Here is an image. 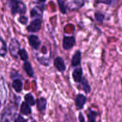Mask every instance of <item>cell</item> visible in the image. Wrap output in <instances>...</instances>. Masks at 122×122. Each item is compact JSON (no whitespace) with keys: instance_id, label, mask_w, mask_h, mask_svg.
<instances>
[{"instance_id":"obj_25","label":"cell","mask_w":122,"mask_h":122,"mask_svg":"<svg viewBox=\"0 0 122 122\" xmlns=\"http://www.w3.org/2000/svg\"><path fill=\"white\" fill-rule=\"evenodd\" d=\"M15 122H27V120L25 119L21 114H19L17 117Z\"/></svg>"},{"instance_id":"obj_3","label":"cell","mask_w":122,"mask_h":122,"mask_svg":"<svg viewBox=\"0 0 122 122\" xmlns=\"http://www.w3.org/2000/svg\"><path fill=\"white\" fill-rule=\"evenodd\" d=\"M21 45L20 42L15 38H13L11 39L8 46L10 54L15 60L19 59V51L21 50Z\"/></svg>"},{"instance_id":"obj_27","label":"cell","mask_w":122,"mask_h":122,"mask_svg":"<svg viewBox=\"0 0 122 122\" xmlns=\"http://www.w3.org/2000/svg\"><path fill=\"white\" fill-rule=\"evenodd\" d=\"M38 1H40V2H45V1H46V0H38Z\"/></svg>"},{"instance_id":"obj_4","label":"cell","mask_w":122,"mask_h":122,"mask_svg":"<svg viewBox=\"0 0 122 122\" xmlns=\"http://www.w3.org/2000/svg\"><path fill=\"white\" fill-rule=\"evenodd\" d=\"M42 19H35L30 22L26 27V30L29 33H38L41 29Z\"/></svg>"},{"instance_id":"obj_20","label":"cell","mask_w":122,"mask_h":122,"mask_svg":"<svg viewBox=\"0 0 122 122\" xmlns=\"http://www.w3.org/2000/svg\"><path fill=\"white\" fill-rule=\"evenodd\" d=\"M24 99H25V102H27L30 107L35 106L36 105V100L32 93H27L25 94Z\"/></svg>"},{"instance_id":"obj_5","label":"cell","mask_w":122,"mask_h":122,"mask_svg":"<svg viewBox=\"0 0 122 122\" xmlns=\"http://www.w3.org/2000/svg\"><path fill=\"white\" fill-rule=\"evenodd\" d=\"M29 45L33 51H38L41 46V40L36 35L31 34L27 37Z\"/></svg>"},{"instance_id":"obj_8","label":"cell","mask_w":122,"mask_h":122,"mask_svg":"<svg viewBox=\"0 0 122 122\" xmlns=\"http://www.w3.org/2000/svg\"><path fill=\"white\" fill-rule=\"evenodd\" d=\"M53 64L55 68L60 73H64L66 70V65L64 59L61 57H56L53 61Z\"/></svg>"},{"instance_id":"obj_15","label":"cell","mask_w":122,"mask_h":122,"mask_svg":"<svg viewBox=\"0 0 122 122\" xmlns=\"http://www.w3.org/2000/svg\"><path fill=\"white\" fill-rule=\"evenodd\" d=\"M23 68L26 75L29 77H31V78L34 77V70H33V68L31 63L29 61H26L24 62L23 64Z\"/></svg>"},{"instance_id":"obj_28","label":"cell","mask_w":122,"mask_h":122,"mask_svg":"<svg viewBox=\"0 0 122 122\" xmlns=\"http://www.w3.org/2000/svg\"><path fill=\"white\" fill-rule=\"evenodd\" d=\"M121 84H122V79H121Z\"/></svg>"},{"instance_id":"obj_10","label":"cell","mask_w":122,"mask_h":122,"mask_svg":"<svg viewBox=\"0 0 122 122\" xmlns=\"http://www.w3.org/2000/svg\"><path fill=\"white\" fill-rule=\"evenodd\" d=\"M82 61V52L81 50H77L72 56L71 59V66L73 67H77L81 65Z\"/></svg>"},{"instance_id":"obj_17","label":"cell","mask_w":122,"mask_h":122,"mask_svg":"<svg viewBox=\"0 0 122 122\" xmlns=\"http://www.w3.org/2000/svg\"><path fill=\"white\" fill-rule=\"evenodd\" d=\"M98 114V113L95 110H92L91 108H88L87 112L88 122H98L97 121V118Z\"/></svg>"},{"instance_id":"obj_7","label":"cell","mask_w":122,"mask_h":122,"mask_svg":"<svg viewBox=\"0 0 122 122\" xmlns=\"http://www.w3.org/2000/svg\"><path fill=\"white\" fill-rule=\"evenodd\" d=\"M87 102V97L82 94H77L75 99V104L77 110H81L84 108Z\"/></svg>"},{"instance_id":"obj_12","label":"cell","mask_w":122,"mask_h":122,"mask_svg":"<svg viewBox=\"0 0 122 122\" xmlns=\"http://www.w3.org/2000/svg\"><path fill=\"white\" fill-rule=\"evenodd\" d=\"M36 105L38 110L41 113H44L46 110L47 100L44 97L39 98L36 100Z\"/></svg>"},{"instance_id":"obj_14","label":"cell","mask_w":122,"mask_h":122,"mask_svg":"<svg viewBox=\"0 0 122 122\" xmlns=\"http://www.w3.org/2000/svg\"><path fill=\"white\" fill-rule=\"evenodd\" d=\"M85 2V0H70L68 2V7L70 10H75L82 7Z\"/></svg>"},{"instance_id":"obj_26","label":"cell","mask_w":122,"mask_h":122,"mask_svg":"<svg viewBox=\"0 0 122 122\" xmlns=\"http://www.w3.org/2000/svg\"><path fill=\"white\" fill-rule=\"evenodd\" d=\"M78 120L79 122H85V119L84 115L82 112H79L78 115Z\"/></svg>"},{"instance_id":"obj_16","label":"cell","mask_w":122,"mask_h":122,"mask_svg":"<svg viewBox=\"0 0 122 122\" xmlns=\"http://www.w3.org/2000/svg\"><path fill=\"white\" fill-rule=\"evenodd\" d=\"M20 112L22 115L29 116L32 114V108L27 102L24 101L21 102L20 105Z\"/></svg>"},{"instance_id":"obj_13","label":"cell","mask_w":122,"mask_h":122,"mask_svg":"<svg viewBox=\"0 0 122 122\" xmlns=\"http://www.w3.org/2000/svg\"><path fill=\"white\" fill-rule=\"evenodd\" d=\"M12 88L17 93L21 92L23 90V83L21 79H20V76L14 78L12 82Z\"/></svg>"},{"instance_id":"obj_9","label":"cell","mask_w":122,"mask_h":122,"mask_svg":"<svg viewBox=\"0 0 122 122\" xmlns=\"http://www.w3.org/2000/svg\"><path fill=\"white\" fill-rule=\"evenodd\" d=\"M43 6H36L32 8L30 13V17L32 19H41L43 18V12H44Z\"/></svg>"},{"instance_id":"obj_1","label":"cell","mask_w":122,"mask_h":122,"mask_svg":"<svg viewBox=\"0 0 122 122\" xmlns=\"http://www.w3.org/2000/svg\"><path fill=\"white\" fill-rule=\"evenodd\" d=\"M17 117V109L15 106H10L7 107L3 113L1 117V122H15Z\"/></svg>"},{"instance_id":"obj_21","label":"cell","mask_w":122,"mask_h":122,"mask_svg":"<svg viewBox=\"0 0 122 122\" xmlns=\"http://www.w3.org/2000/svg\"><path fill=\"white\" fill-rule=\"evenodd\" d=\"M19 56L20 57V60L23 61L24 62L28 61L29 59V55L27 54V51L25 48H21L20 51H19Z\"/></svg>"},{"instance_id":"obj_2","label":"cell","mask_w":122,"mask_h":122,"mask_svg":"<svg viewBox=\"0 0 122 122\" xmlns=\"http://www.w3.org/2000/svg\"><path fill=\"white\" fill-rule=\"evenodd\" d=\"M9 6L13 15L23 14L26 11V5L23 2L19 0H8Z\"/></svg>"},{"instance_id":"obj_22","label":"cell","mask_w":122,"mask_h":122,"mask_svg":"<svg viewBox=\"0 0 122 122\" xmlns=\"http://www.w3.org/2000/svg\"><path fill=\"white\" fill-rule=\"evenodd\" d=\"M58 4L60 11L63 14H66L67 13V6L66 5L65 1L64 0H57Z\"/></svg>"},{"instance_id":"obj_24","label":"cell","mask_w":122,"mask_h":122,"mask_svg":"<svg viewBox=\"0 0 122 122\" xmlns=\"http://www.w3.org/2000/svg\"><path fill=\"white\" fill-rule=\"evenodd\" d=\"M28 17L25 15H21L18 18V21L22 25H25V26L27 25L28 23Z\"/></svg>"},{"instance_id":"obj_11","label":"cell","mask_w":122,"mask_h":122,"mask_svg":"<svg viewBox=\"0 0 122 122\" xmlns=\"http://www.w3.org/2000/svg\"><path fill=\"white\" fill-rule=\"evenodd\" d=\"M83 69L81 67H76L72 72V78L76 83H81L83 79Z\"/></svg>"},{"instance_id":"obj_23","label":"cell","mask_w":122,"mask_h":122,"mask_svg":"<svg viewBox=\"0 0 122 122\" xmlns=\"http://www.w3.org/2000/svg\"><path fill=\"white\" fill-rule=\"evenodd\" d=\"M94 16H95V20L97 22L101 23H102L104 22V20L105 19V15L102 14V13H101V12H95Z\"/></svg>"},{"instance_id":"obj_19","label":"cell","mask_w":122,"mask_h":122,"mask_svg":"<svg viewBox=\"0 0 122 122\" xmlns=\"http://www.w3.org/2000/svg\"><path fill=\"white\" fill-rule=\"evenodd\" d=\"M8 52V48L7 44L3 39L0 38V56L5 57Z\"/></svg>"},{"instance_id":"obj_18","label":"cell","mask_w":122,"mask_h":122,"mask_svg":"<svg viewBox=\"0 0 122 122\" xmlns=\"http://www.w3.org/2000/svg\"><path fill=\"white\" fill-rule=\"evenodd\" d=\"M81 85H82V90L84 91L86 95L89 94V93L91 92V86L90 84H89V82H88V79L86 77H83L82 79V81L81 82Z\"/></svg>"},{"instance_id":"obj_6","label":"cell","mask_w":122,"mask_h":122,"mask_svg":"<svg viewBox=\"0 0 122 122\" xmlns=\"http://www.w3.org/2000/svg\"><path fill=\"white\" fill-rule=\"evenodd\" d=\"M76 44V38L74 36H64L62 41V47L66 51H69Z\"/></svg>"}]
</instances>
